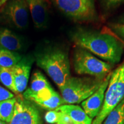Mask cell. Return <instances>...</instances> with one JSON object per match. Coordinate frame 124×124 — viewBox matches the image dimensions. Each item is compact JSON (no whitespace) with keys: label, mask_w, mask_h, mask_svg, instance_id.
<instances>
[{"label":"cell","mask_w":124,"mask_h":124,"mask_svg":"<svg viewBox=\"0 0 124 124\" xmlns=\"http://www.w3.org/2000/svg\"><path fill=\"white\" fill-rule=\"evenodd\" d=\"M71 36L77 46L86 49L108 63L114 65L121 60L124 46L112 35L92 29L79 28Z\"/></svg>","instance_id":"cell-1"},{"label":"cell","mask_w":124,"mask_h":124,"mask_svg":"<svg viewBox=\"0 0 124 124\" xmlns=\"http://www.w3.org/2000/svg\"><path fill=\"white\" fill-rule=\"evenodd\" d=\"M36 64L42 69L59 88L70 77V63L66 51L58 47L45 49L36 55Z\"/></svg>","instance_id":"cell-2"},{"label":"cell","mask_w":124,"mask_h":124,"mask_svg":"<svg viewBox=\"0 0 124 124\" xmlns=\"http://www.w3.org/2000/svg\"><path fill=\"white\" fill-rule=\"evenodd\" d=\"M103 80L94 77H70L59 88L62 98L67 104L82 103L99 89Z\"/></svg>","instance_id":"cell-3"},{"label":"cell","mask_w":124,"mask_h":124,"mask_svg":"<svg viewBox=\"0 0 124 124\" xmlns=\"http://www.w3.org/2000/svg\"><path fill=\"white\" fill-rule=\"evenodd\" d=\"M72 62L77 74L102 79L110 73L113 67V64L97 58L89 51L79 46L74 50Z\"/></svg>","instance_id":"cell-4"},{"label":"cell","mask_w":124,"mask_h":124,"mask_svg":"<svg viewBox=\"0 0 124 124\" xmlns=\"http://www.w3.org/2000/svg\"><path fill=\"white\" fill-rule=\"evenodd\" d=\"M124 98V63L111 72L105 92L104 102L100 114L92 124H102L106 117Z\"/></svg>","instance_id":"cell-5"},{"label":"cell","mask_w":124,"mask_h":124,"mask_svg":"<svg viewBox=\"0 0 124 124\" xmlns=\"http://www.w3.org/2000/svg\"><path fill=\"white\" fill-rule=\"evenodd\" d=\"M51 1L62 13L75 21L92 22L98 18L94 0Z\"/></svg>","instance_id":"cell-6"},{"label":"cell","mask_w":124,"mask_h":124,"mask_svg":"<svg viewBox=\"0 0 124 124\" xmlns=\"http://www.w3.org/2000/svg\"><path fill=\"white\" fill-rule=\"evenodd\" d=\"M3 16L10 25L25 29L29 24V8L26 0H9L2 10Z\"/></svg>","instance_id":"cell-7"},{"label":"cell","mask_w":124,"mask_h":124,"mask_svg":"<svg viewBox=\"0 0 124 124\" xmlns=\"http://www.w3.org/2000/svg\"><path fill=\"white\" fill-rule=\"evenodd\" d=\"M9 124H43L35 103L22 98H16L15 112Z\"/></svg>","instance_id":"cell-8"},{"label":"cell","mask_w":124,"mask_h":124,"mask_svg":"<svg viewBox=\"0 0 124 124\" xmlns=\"http://www.w3.org/2000/svg\"><path fill=\"white\" fill-rule=\"evenodd\" d=\"M23 97L49 110H56L65 103L62 96L54 90L52 87L38 93L32 92L27 89L23 93Z\"/></svg>","instance_id":"cell-9"},{"label":"cell","mask_w":124,"mask_h":124,"mask_svg":"<svg viewBox=\"0 0 124 124\" xmlns=\"http://www.w3.org/2000/svg\"><path fill=\"white\" fill-rule=\"evenodd\" d=\"M111 73V72L106 76L99 89L81 103L82 108L93 120L100 114L103 106L105 92L110 78Z\"/></svg>","instance_id":"cell-10"},{"label":"cell","mask_w":124,"mask_h":124,"mask_svg":"<svg viewBox=\"0 0 124 124\" xmlns=\"http://www.w3.org/2000/svg\"><path fill=\"white\" fill-rule=\"evenodd\" d=\"M32 62V58L25 57L12 67L17 93L24 92L27 89Z\"/></svg>","instance_id":"cell-11"},{"label":"cell","mask_w":124,"mask_h":124,"mask_svg":"<svg viewBox=\"0 0 124 124\" xmlns=\"http://www.w3.org/2000/svg\"><path fill=\"white\" fill-rule=\"evenodd\" d=\"M33 24L37 28H46L48 20V12L46 0H26Z\"/></svg>","instance_id":"cell-12"},{"label":"cell","mask_w":124,"mask_h":124,"mask_svg":"<svg viewBox=\"0 0 124 124\" xmlns=\"http://www.w3.org/2000/svg\"><path fill=\"white\" fill-rule=\"evenodd\" d=\"M24 44L20 36L7 28H0V48L17 52L22 51Z\"/></svg>","instance_id":"cell-13"},{"label":"cell","mask_w":124,"mask_h":124,"mask_svg":"<svg viewBox=\"0 0 124 124\" xmlns=\"http://www.w3.org/2000/svg\"><path fill=\"white\" fill-rule=\"evenodd\" d=\"M56 110L69 116L78 124H92L93 120L86 114L81 106L73 104L63 105Z\"/></svg>","instance_id":"cell-14"},{"label":"cell","mask_w":124,"mask_h":124,"mask_svg":"<svg viewBox=\"0 0 124 124\" xmlns=\"http://www.w3.org/2000/svg\"><path fill=\"white\" fill-rule=\"evenodd\" d=\"M16 98L0 101V120L9 123L13 117Z\"/></svg>","instance_id":"cell-15"},{"label":"cell","mask_w":124,"mask_h":124,"mask_svg":"<svg viewBox=\"0 0 124 124\" xmlns=\"http://www.w3.org/2000/svg\"><path fill=\"white\" fill-rule=\"evenodd\" d=\"M22 58L17 52L0 48V67H13Z\"/></svg>","instance_id":"cell-16"},{"label":"cell","mask_w":124,"mask_h":124,"mask_svg":"<svg viewBox=\"0 0 124 124\" xmlns=\"http://www.w3.org/2000/svg\"><path fill=\"white\" fill-rule=\"evenodd\" d=\"M102 124H124V98L109 113Z\"/></svg>","instance_id":"cell-17"},{"label":"cell","mask_w":124,"mask_h":124,"mask_svg":"<svg viewBox=\"0 0 124 124\" xmlns=\"http://www.w3.org/2000/svg\"><path fill=\"white\" fill-rule=\"evenodd\" d=\"M51 87L44 75L39 71H37L32 76L30 87L28 89L32 92L38 93L49 89Z\"/></svg>","instance_id":"cell-18"},{"label":"cell","mask_w":124,"mask_h":124,"mask_svg":"<svg viewBox=\"0 0 124 124\" xmlns=\"http://www.w3.org/2000/svg\"><path fill=\"white\" fill-rule=\"evenodd\" d=\"M0 82L10 90L17 94L12 68L0 67Z\"/></svg>","instance_id":"cell-19"},{"label":"cell","mask_w":124,"mask_h":124,"mask_svg":"<svg viewBox=\"0 0 124 124\" xmlns=\"http://www.w3.org/2000/svg\"><path fill=\"white\" fill-rule=\"evenodd\" d=\"M59 111L54 110H49L46 113L45 116V120L49 124H56L58 121Z\"/></svg>","instance_id":"cell-20"},{"label":"cell","mask_w":124,"mask_h":124,"mask_svg":"<svg viewBox=\"0 0 124 124\" xmlns=\"http://www.w3.org/2000/svg\"><path fill=\"white\" fill-rule=\"evenodd\" d=\"M101 2L105 9H111L124 4V0H101Z\"/></svg>","instance_id":"cell-21"},{"label":"cell","mask_w":124,"mask_h":124,"mask_svg":"<svg viewBox=\"0 0 124 124\" xmlns=\"http://www.w3.org/2000/svg\"><path fill=\"white\" fill-rule=\"evenodd\" d=\"M114 32L124 40V24H113L110 26Z\"/></svg>","instance_id":"cell-22"},{"label":"cell","mask_w":124,"mask_h":124,"mask_svg":"<svg viewBox=\"0 0 124 124\" xmlns=\"http://www.w3.org/2000/svg\"><path fill=\"white\" fill-rule=\"evenodd\" d=\"M56 124H78L75 123L69 116L59 111L58 121Z\"/></svg>","instance_id":"cell-23"},{"label":"cell","mask_w":124,"mask_h":124,"mask_svg":"<svg viewBox=\"0 0 124 124\" xmlns=\"http://www.w3.org/2000/svg\"><path fill=\"white\" fill-rule=\"evenodd\" d=\"M14 98L13 93L0 86V101Z\"/></svg>","instance_id":"cell-24"},{"label":"cell","mask_w":124,"mask_h":124,"mask_svg":"<svg viewBox=\"0 0 124 124\" xmlns=\"http://www.w3.org/2000/svg\"><path fill=\"white\" fill-rule=\"evenodd\" d=\"M8 1V0H1V1H0V8L2 7L3 5L6 4V2H7Z\"/></svg>","instance_id":"cell-25"},{"label":"cell","mask_w":124,"mask_h":124,"mask_svg":"<svg viewBox=\"0 0 124 124\" xmlns=\"http://www.w3.org/2000/svg\"><path fill=\"white\" fill-rule=\"evenodd\" d=\"M120 23H121V24H124V16L121 18Z\"/></svg>","instance_id":"cell-26"},{"label":"cell","mask_w":124,"mask_h":124,"mask_svg":"<svg viewBox=\"0 0 124 124\" xmlns=\"http://www.w3.org/2000/svg\"><path fill=\"white\" fill-rule=\"evenodd\" d=\"M0 124H5V122L2 121H1V120H0Z\"/></svg>","instance_id":"cell-27"},{"label":"cell","mask_w":124,"mask_h":124,"mask_svg":"<svg viewBox=\"0 0 124 124\" xmlns=\"http://www.w3.org/2000/svg\"><path fill=\"white\" fill-rule=\"evenodd\" d=\"M0 1H1V0H0Z\"/></svg>","instance_id":"cell-28"}]
</instances>
